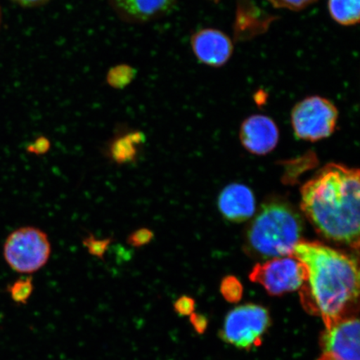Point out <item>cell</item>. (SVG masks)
<instances>
[{"label": "cell", "mask_w": 360, "mask_h": 360, "mask_svg": "<svg viewBox=\"0 0 360 360\" xmlns=\"http://www.w3.org/2000/svg\"><path fill=\"white\" fill-rule=\"evenodd\" d=\"M302 218L289 202L269 200L261 207L247 232V245L263 258L292 255L302 241Z\"/></svg>", "instance_id": "cell-3"}, {"label": "cell", "mask_w": 360, "mask_h": 360, "mask_svg": "<svg viewBox=\"0 0 360 360\" xmlns=\"http://www.w3.org/2000/svg\"><path fill=\"white\" fill-rule=\"evenodd\" d=\"M175 312L181 315V316H186L193 313L195 309V300L188 296H182L174 304Z\"/></svg>", "instance_id": "cell-21"}, {"label": "cell", "mask_w": 360, "mask_h": 360, "mask_svg": "<svg viewBox=\"0 0 360 360\" xmlns=\"http://www.w3.org/2000/svg\"><path fill=\"white\" fill-rule=\"evenodd\" d=\"M274 7L291 11H300L311 6L317 0H269Z\"/></svg>", "instance_id": "cell-20"}, {"label": "cell", "mask_w": 360, "mask_h": 360, "mask_svg": "<svg viewBox=\"0 0 360 360\" xmlns=\"http://www.w3.org/2000/svg\"><path fill=\"white\" fill-rule=\"evenodd\" d=\"M292 255L307 269L300 300L326 327L358 313L359 272L352 256L319 242L300 241Z\"/></svg>", "instance_id": "cell-1"}, {"label": "cell", "mask_w": 360, "mask_h": 360, "mask_svg": "<svg viewBox=\"0 0 360 360\" xmlns=\"http://www.w3.org/2000/svg\"><path fill=\"white\" fill-rule=\"evenodd\" d=\"M221 292L225 299L236 302L241 298V283L235 277H228L222 282Z\"/></svg>", "instance_id": "cell-18"}, {"label": "cell", "mask_w": 360, "mask_h": 360, "mask_svg": "<svg viewBox=\"0 0 360 360\" xmlns=\"http://www.w3.org/2000/svg\"><path fill=\"white\" fill-rule=\"evenodd\" d=\"M12 1L25 7H37L44 6L51 0H12Z\"/></svg>", "instance_id": "cell-24"}, {"label": "cell", "mask_w": 360, "mask_h": 360, "mask_svg": "<svg viewBox=\"0 0 360 360\" xmlns=\"http://www.w3.org/2000/svg\"><path fill=\"white\" fill-rule=\"evenodd\" d=\"M51 143L49 139L46 137L40 136L36 139L35 141L27 148V150L34 155H42L46 154L51 150Z\"/></svg>", "instance_id": "cell-22"}, {"label": "cell", "mask_w": 360, "mask_h": 360, "mask_svg": "<svg viewBox=\"0 0 360 360\" xmlns=\"http://www.w3.org/2000/svg\"><path fill=\"white\" fill-rule=\"evenodd\" d=\"M112 10L129 24H145L168 13L176 0H109Z\"/></svg>", "instance_id": "cell-11"}, {"label": "cell", "mask_w": 360, "mask_h": 360, "mask_svg": "<svg viewBox=\"0 0 360 360\" xmlns=\"http://www.w3.org/2000/svg\"><path fill=\"white\" fill-rule=\"evenodd\" d=\"M319 360H326L325 358L321 357Z\"/></svg>", "instance_id": "cell-26"}, {"label": "cell", "mask_w": 360, "mask_h": 360, "mask_svg": "<svg viewBox=\"0 0 360 360\" xmlns=\"http://www.w3.org/2000/svg\"><path fill=\"white\" fill-rule=\"evenodd\" d=\"M136 75L133 67L120 65L112 68L107 74V83L112 88L122 89L132 82Z\"/></svg>", "instance_id": "cell-15"}, {"label": "cell", "mask_w": 360, "mask_h": 360, "mask_svg": "<svg viewBox=\"0 0 360 360\" xmlns=\"http://www.w3.org/2000/svg\"><path fill=\"white\" fill-rule=\"evenodd\" d=\"M250 278L269 294L281 295L300 289L307 278V269L295 256L290 255L256 264Z\"/></svg>", "instance_id": "cell-7"}, {"label": "cell", "mask_w": 360, "mask_h": 360, "mask_svg": "<svg viewBox=\"0 0 360 360\" xmlns=\"http://www.w3.org/2000/svg\"><path fill=\"white\" fill-rule=\"evenodd\" d=\"M326 360H359V321L354 315L326 327L321 340Z\"/></svg>", "instance_id": "cell-8"}, {"label": "cell", "mask_w": 360, "mask_h": 360, "mask_svg": "<svg viewBox=\"0 0 360 360\" xmlns=\"http://www.w3.org/2000/svg\"><path fill=\"white\" fill-rule=\"evenodd\" d=\"M143 141V134L133 132L115 139L111 143L110 155L118 164L132 162L137 155V146Z\"/></svg>", "instance_id": "cell-13"}, {"label": "cell", "mask_w": 360, "mask_h": 360, "mask_svg": "<svg viewBox=\"0 0 360 360\" xmlns=\"http://www.w3.org/2000/svg\"><path fill=\"white\" fill-rule=\"evenodd\" d=\"M270 325L268 310L253 304L238 306L229 312L220 334L222 339L236 347H257Z\"/></svg>", "instance_id": "cell-6"}, {"label": "cell", "mask_w": 360, "mask_h": 360, "mask_svg": "<svg viewBox=\"0 0 360 360\" xmlns=\"http://www.w3.org/2000/svg\"><path fill=\"white\" fill-rule=\"evenodd\" d=\"M328 12L333 20L343 26H353L359 22L360 0H328Z\"/></svg>", "instance_id": "cell-14"}, {"label": "cell", "mask_w": 360, "mask_h": 360, "mask_svg": "<svg viewBox=\"0 0 360 360\" xmlns=\"http://www.w3.org/2000/svg\"><path fill=\"white\" fill-rule=\"evenodd\" d=\"M34 290L32 278H26L13 283L10 288L12 299L17 303L26 304Z\"/></svg>", "instance_id": "cell-16"}, {"label": "cell", "mask_w": 360, "mask_h": 360, "mask_svg": "<svg viewBox=\"0 0 360 360\" xmlns=\"http://www.w3.org/2000/svg\"><path fill=\"white\" fill-rule=\"evenodd\" d=\"M1 22H2V11H1V7H0V26H1Z\"/></svg>", "instance_id": "cell-25"}, {"label": "cell", "mask_w": 360, "mask_h": 360, "mask_svg": "<svg viewBox=\"0 0 360 360\" xmlns=\"http://www.w3.org/2000/svg\"><path fill=\"white\" fill-rule=\"evenodd\" d=\"M191 43L197 60L210 67H222L233 55L231 39L219 30L209 28L197 31L193 34Z\"/></svg>", "instance_id": "cell-9"}, {"label": "cell", "mask_w": 360, "mask_h": 360, "mask_svg": "<svg viewBox=\"0 0 360 360\" xmlns=\"http://www.w3.org/2000/svg\"><path fill=\"white\" fill-rule=\"evenodd\" d=\"M111 242L112 238L100 240V238H97L93 235H89L84 238L83 245L86 248L90 255L103 259Z\"/></svg>", "instance_id": "cell-17"}, {"label": "cell", "mask_w": 360, "mask_h": 360, "mask_svg": "<svg viewBox=\"0 0 360 360\" xmlns=\"http://www.w3.org/2000/svg\"><path fill=\"white\" fill-rule=\"evenodd\" d=\"M220 213L229 221L242 223L253 217L256 201L253 191L245 184H231L220 193Z\"/></svg>", "instance_id": "cell-12"}, {"label": "cell", "mask_w": 360, "mask_h": 360, "mask_svg": "<svg viewBox=\"0 0 360 360\" xmlns=\"http://www.w3.org/2000/svg\"><path fill=\"white\" fill-rule=\"evenodd\" d=\"M154 232L148 228H141L131 233L127 238V243L129 245L134 248H141L146 246L154 238Z\"/></svg>", "instance_id": "cell-19"}, {"label": "cell", "mask_w": 360, "mask_h": 360, "mask_svg": "<svg viewBox=\"0 0 360 360\" xmlns=\"http://www.w3.org/2000/svg\"><path fill=\"white\" fill-rule=\"evenodd\" d=\"M51 244L47 233L35 227L16 229L7 238L4 256L8 266L20 274H32L47 264Z\"/></svg>", "instance_id": "cell-4"}, {"label": "cell", "mask_w": 360, "mask_h": 360, "mask_svg": "<svg viewBox=\"0 0 360 360\" xmlns=\"http://www.w3.org/2000/svg\"><path fill=\"white\" fill-rule=\"evenodd\" d=\"M191 321L193 327H195V330L202 333L205 330L206 328V319L205 317L201 316V315L197 314H192Z\"/></svg>", "instance_id": "cell-23"}, {"label": "cell", "mask_w": 360, "mask_h": 360, "mask_svg": "<svg viewBox=\"0 0 360 360\" xmlns=\"http://www.w3.org/2000/svg\"><path fill=\"white\" fill-rule=\"evenodd\" d=\"M240 137L243 146L251 154L264 155L276 147L280 132L271 118L255 115L243 122Z\"/></svg>", "instance_id": "cell-10"}, {"label": "cell", "mask_w": 360, "mask_h": 360, "mask_svg": "<svg viewBox=\"0 0 360 360\" xmlns=\"http://www.w3.org/2000/svg\"><path fill=\"white\" fill-rule=\"evenodd\" d=\"M339 111L330 101L310 96L296 103L291 112L295 136L302 141H318L335 132Z\"/></svg>", "instance_id": "cell-5"}, {"label": "cell", "mask_w": 360, "mask_h": 360, "mask_svg": "<svg viewBox=\"0 0 360 360\" xmlns=\"http://www.w3.org/2000/svg\"><path fill=\"white\" fill-rule=\"evenodd\" d=\"M359 170L328 164L301 188V209L319 235L359 247Z\"/></svg>", "instance_id": "cell-2"}]
</instances>
